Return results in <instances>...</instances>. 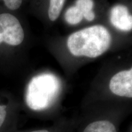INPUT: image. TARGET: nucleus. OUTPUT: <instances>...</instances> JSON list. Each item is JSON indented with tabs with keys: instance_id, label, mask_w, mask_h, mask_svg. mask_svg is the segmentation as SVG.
<instances>
[{
	"instance_id": "nucleus-6",
	"label": "nucleus",
	"mask_w": 132,
	"mask_h": 132,
	"mask_svg": "<svg viewBox=\"0 0 132 132\" xmlns=\"http://www.w3.org/2000/svg\"><path fill=\"white\" fill-rule=\"evenodd\" d=\"M83 132H117L113 123L108 120H98L89 124Z\"/></svg>"
},
{
	"instance_id": "nucleus-4",
	"label": "nucleus",
	"mask_w": 132,
	"mask_h": 132,
	"mask_svg": "<svg viewBox=\"0 0 132 132\" xmlns=\"http://www.w3.org/2000/svg\"><path fill=\"white\" fill-rule=\"evenodd\" d=\"M109 87L118 96L132 98V68L115 74L110 80Z\"/></svg>"
},
{
	"instance_id": "nucleus-5",
	"label": "nucleus",
	"mask_w": 132,
	"mask_h": 132,
	"mask_svg": "<svg viewBox=\"0 0 132 132\" xmlns=\"http://www.w3.org/2000/svg\"><path fill=\"white\" fill-rule=\"evenodd\" d=\"M110 21L116 28L123 31L132 29V15L123 5L114 6L110 12Z\"/></svg>"
},
{
	"instance_id": "nucleus-10",
	"label": "nucleus",
	"mask_w": 132,
	"mask_h": 132,
	"mask_svg": "<svg viewBox=\"0 0 132 132\" xmlns=\"http://www.w3.org/2000/svg\"><path fill=\"white\" fill-rule=\"evenodd\" d=\"M6 7L11 10H16L20 7L22 0H3Z\"/></svg>"
},
{
	"instance_id": "nucleus-12",
	"label": "nucleus",
	"mask_w": 132,
	"mask_h": 132,
	"mask_svg": "<svg viewBox=\"0 0 132 132\" xmlns=\"http://www.w3.org/2000/svg\"><path fill=\"white\" fill-rule=\"evenodd\" d=\"M31 132H49L47 130H37V131H31Z\"/></svg>"
},
{
	"instance_id": "nucleus-13",
	"label": "nucleus",
	"mask_w": 132,
	"mask_h": 132,
	"mask_svg": "<svg viewBox=\"0 0 132 132\" xmlns=\"http://www.w3.org/2000/svg\"><path fill=\"white\" fill-rule=\"evenodd\" d=\"M3 42V37L2 36H1V34H0V44H1Z\"/></svg>"
},
{
	"instance_id": "nucleus-9",
	"label": "nucleus",
	"mask_w": 132,
	"mask_h": 132,
	"mask_svg": "<svg viewBox=\"0 0 132 132\" xmlns=\"http://www.w3.org/2000/svg\"><path fill=\"white\" fill-rule=\"evenodd\" d=\"M65 0H50L48 16L52 21H55L59 16Z\"/></svg>"
},
{
	"instance_id": "nucleus-8",
	"label": "nucleus",
	"mask_w": 132,
	"mask_h": 132,
	"mask_svg": "<svg viewBox=\"0 0 132 132\" xmlns=\"http://www.w3.org/2000/svg\"><path fill=\"white\" fill-rule=\"evenodd\" d=\"M64 17L65 21L69 24L74 25L78 24L81 21L84 19V14L80 8L74 6L69 7L66 11Z\"/></svg>"
},
{
	"instance_id": "nucleus-1",
	"label": "nucleus",
	"mask_w": 132,
	"mask_h": 132,
	"mask_svg": "<svg viewBox=\"0 0 132 132\" xmlns=\"http://www.w3.org/2000/svg\"><path fill=\"white\" fill-rule=\"evenodd\" d=\"M111 37L102 25H94L73 32L67 39L70 52L75 56L95 58L105 53L110 47Z\"/></svg>"
},
{
	"instance_id": "nucleus-3",
	"label": "nucleus",
	"mask_w": 132,
	"mask_h": 132,
	"mask_svg": "<svg viewBox=\"0 0 132 132\" xmlns=\"http://www.w3.org/2000/svg\"><path fill=\"white\" fill-rule=\"evenodd\" d=\"M0 34L3 42L11 45H19L24 37V31L20 23L12 14H0Z\"/></svg>"
},
{
	"instance_id": "nucleus-11",
	"label": "nucleus",
	"mask_w": 132,
	"mask_h": 132,
	"mask_svg": "<svg viewBox=\"0 0 132 132\" xmlns=\"http://www.w3.org/2000/svg\"><path fill=\"white\" fill-rule=\"evenodd\" d=\"M6 106L5 105H0V127L4 123L6 116Z\"/></svg>"
},
{
	"instance_id": "nucleus-7",
	"label": "nucleus",
	"mask_w": 132,
	"mask_h": 132,
	"mask_svg": "<svg viewBox=\"0 0 132 132\" xmlns=\"http://www.w3.org/2000/svg\"><path fill=\"white\" fill-rule=\"evenodd\" d=\"M75 6L82 11L86 20L89 21L94 20L95 19V14L93 11L94 3L92 0H77Z\"/></svg>"
},
{
	"instance_id": "nucleus-2",
	"label": "nucleus",
	"mask_w": 132,
	"mask_h": 132,
	"mask_svg": "<svg viewBox=\"0 0 132 132\" xmlns=\"http://www.w3.org/2000/svg\"><path fill=\"white\" fill-rule=\"evenodd\" d=\"M61 82L51 73H43L33 77L26 89L25 100L31 110L40 111L49 108L58 96Z\"/></svg>"
}]
</instances>
